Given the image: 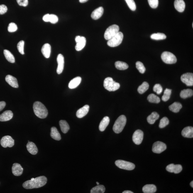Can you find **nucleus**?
<instances>
[{
  "label": "nucleus",
  "instance_id": "obj_54",
  "mask_svg": "<svg viewBox=\"0 0 193 193\" xmlns=\"http://www.w3.org/2000/svg\"><path fill=\"white\" fill-rule=\"evenodd\" d=\"M89 0H79V2L81 3H84L87 2Z\"/></svg>",
  "mask_w": 193,
  "mask_h": 193
},
{
  "label": "nucleus",
  "instance_id": "obj_25",
  "mask_svg": "<svg viewBox=\"0 0 193 193\" xmlns=\"http://www.w3.org/2000/svg\"><path fill=\"white\" fill-rule=\"evenodd\" d=\"M110 119L107 116L105 117L101 122L99 125V130L101 132H103L105 130L107 127L109 125Z\"/></svg>",
  "mask_w": 193,
  "mask_h": 193
},
{
  "label": "nucleus",
  "instance_id": "obj_13",
  "mask_svg": "<svg viewBox=\"0 0 193 193\" xmlns=\"http://www.w3.org/2000/svg\"><path fill=\"white\" fill-rule=\"evenodd\" d=\"M166 170L169 172L177 174L181 171L182 167V166L180 165H175L172 163L167 166L166 167Z\"/></svg>",
  "mask_w": 193,
  "mask_h": 193
},
{
  "label": "nucleus",
  "instance_id": "obj_29",
  "mask_svg": "<svg viewBox=\"0 0 193 193\" xmlns=\"http://www.w3.org/2000/svg\"><path fill=\"white\" fill-rule=\"evenodd\" d=\"M182 108V104L180 103L177 102L174 103L173 104H171L169 107V109H170V110L175 113L179 112Z\"/></svg>",
  "mask_w": 193,
  "mask_h": 193
},
{
  "label": "nucleus",
  "instance_id": "obj_2",
  "mask_svg": "<svg viewBox=\"0 0 193 193\" xmlns=\"http://www.w3.org/2000/svg\"><path fill=\"white\" fill-rule=\"evenodd\" d=\"M34 112L38 118L44 119L48 115V110L44 105L40 102H35L33 104Z\"/></svg>",
  "mask_w": 193,
  "mask_h": 193
},
{
  "label": "nucleus",
  "instance_id": "obj_1",
  "mask_svg": "<svg viewBox=\"0 0 193 193\" xmlns=\"http://www.w3.org/2000/svg\"><path fill=\"white\" fill-rule=\"evenodd\" d=\"M47 179L45 176H40L35 178L33 180H28L25 182L23 186L26 189L39 188L45 186L46 184Z\"/></svg>",
  "mask_w": 193,
  "mask_h": 193
},
{
  "label": "nucleus",
  "instance_id": "obj_22",
  "mask_svg": "<svg viewBox=\"0 0 193 193\" xmlns=\"http://www.w3.org/2000/svg\"><path fill=\"white\" fill-rule=\"evenodd\" d=\"M27 150L32 155H35L38 153V148L34 143L32 142H29L27 144Z\"/></svg>",
  "mask_w": 193,
  "mask_h": 193
},
{
  "label": "nucleus",
  "instance_id": "obj_33",
  "mask_svg": "<svg viewBox=\"0 0 193 193\" xmlns=\"http://www.w3.org/2000/svg\"><path fill=\"white\" fill-rule=\"evenodd\" d=\"M116 68L120 70H125L128 68V65L126 63L120 61H117L115 63Z\"/></svg>",
  "mask_w": 193,
  "mask_h": 193
},
{
  "label": "nucleus",
  "instance_id": "obj_56",
  "mask_svg": "<svg viewBox=\"0 0 193 193\" xmlns=\"http://www.w3.org/2000/svg\"><path fill=\"white\" fill-rule=\"evenodd\" d=\"M96 184H97V185H99V182H96Z\"/></svg>",
  "mask_w": 193,
  "mask_h": 193
},
{
  "label": "nucleus",
  "instance_id": "obj_3",
  "mask_svg": "<svg viewBox=\"0 0 193 193\" xmlns=\"http://www.w3.org/2000/svg\"><path fill=\"white\" fill-rule=\"evenodd\" d=\"M127 119L124 115H121L115 121L113 129L115 133H119L123 131L126 125Z\"/></svg>",
  "mask_w": 193,
  "mask_h": 193
},
{
  "label": "nucleus",
  "instance_id": "obj_43",
  "mask_svg": "<svg viewBox=\"0 0 193 193\" xmlns=\"http://www.w3.org/2000/svg\"><path fill=\"white\" fill-rule=\"evenodd\" d=\"M24 42L23 40H21L18 43L17 49L18 51L22 55H24Z\"/></svg>",
  "mask_w": 193,
  "mask_h": 193
},
{
  "label": "nucleus",
  "instance_id": "obj_26",
  "mask_svg": "<svg viewBox=\"0 0 193 193\" xmlns=\"http://www.w3.org/2000/svg\"><path fill=\"white\" fill-rule=\"evenodd\" d=\"M143 192L145 193H154L156 192V186L153 184H146L143 188Z\"/></svg>",
  "mask_w": 193,
  "mask_h": 193
},
{
  "label": "nucleus",
  "instance_id": "obj_9",
  "mask_svg": "<svg viewBox=\"0 0 193 193\" xmlns=\"http://www.w3.org/2000/svg\"><path fill=\"white\" fill-rule=\"evenodd\" d=\"M166 148V145L165 143L161 141H157L154 143L152 151L154 153L160 154L165 151Z\"/></svg>",
  "mask_w": 193,
  "mask_h": 193
},
{
  "label": "nucleus",
  "instance_id": "obj_32",
  "mask_svg": "<svg viewBox=\"0 0 193 193\" xmlns=\"http://www.w3.org/2000/svg\"><path fill=\"white\" fill-rule=\"evenodd\" d=\"M193 94L192 90L190 89H184L181 91L180 96L182 99H185L186 98L191 97Z\"/></svg>",
  "mask_w": 193,
  "mask_h": 193
},
{
  "label": "nucleus",
  "instance_id": "obj_34",
  "mask_svg": "<svg viewBox=\"0 0 193 193\" xmlns=\"http://www.w3.org/2000/svg\"><path fill=\"white\" fill-rule=\"evenodd\" d=\"M4 54L6 60L8 62L11 63H14L15 62V58L9 51L6 50H4Z\"/></svg>",
  "mask_w": 193,
  "mask_h": 193
},
{
  "label": "nucleus",
  "instance_id": "obj_20",
  "mask_svg": "<svg viewBox=\"0 0 193 193\" xmlns=\"http://www.w3.org/2000/svg\"><path fill=\"white\" fill-rule=\"evenodd\" d=\"M174 6L176 10L179 12H182L185 8V3L183 0H175Z\"/></svg>",
  "mask_w": 193,
  "mask_h": 193
},
{
  "label": "nucleus",
  "instance_id": "obj_47",
  "mask_svg": "<svg viewBox=\"0 0 193 193\" xmlns=\"http://www.w3.org/2000/svg\"><path fill=\"white\" fill-rule=\"evenodd\" d=\"M58 18L56 15L53 14H50L49 22L52 24H55L58 22Z\"/></svg>",
  "mask_w": 193,
  "mask_h": 193
},
{
  "label": "nucleus",
  "instance_id": "obj_23",
  "mask_svg": "<svg viewBox=\"0 0 193 193\" xmlns=\"http://www.w3.org/2000/svg\"><path fill=\"white\" fill-rule=\"evenodd\" d=\"M51 46L50 44L46 43L42 47L41 52L44 56L47 58L50 57L51 53Z\"/></svg>",
  "mask_w": 193,
  "mask_h": 193
},
{
  "label": "nucleus",
  "instance_id": "obj_11",
  "mask_svg": "<svg viewBox=\"0 0 193 193\" xmlns=\"http://www.w3.org/2000/svg\"><path fill=\"white\" fill-rule=\"evenodd\" d=\"M143 138V133L141 130H138L134 133L133 136V141L135 144L139 145L141 144Z\"/></svg>",
  "mask_w": 193,
  "mask_h": 193
},
{
  "label": "nucleus",
  "instance_id": "obj_51",
  "mask_svg": "<svg viewBox=\"0 0 193 193\" xmlns=\"http://www.w3.org/2000/svg\"><path fill=\"white\" fill-rule=\"evenodd\" d=\"M6 105V103L4 101L0 102V111L4 109Z\"/></svg>",
  "mask_w": 193,
  "mask_h": 193
},
{
  "label": "nucleus",
  "instance_id": "obj_27",
  "mask_svg": "<svg viewBox=\"0 0 193 193\" xmlns=\"http://www.w3.org/2000/svg\"><path fill=\"white\" fill-rule=\"evenodd\" d=\"M50 136L53 139L60 140L61 139L60 135L55 127H53L51 128Z\"/></svg>",
  "mask_w": 193,
  "mask_h": 193
},
{
  "label": "nucleus",
  "instance_id": "obj_45",
  "mask_svg": "<svg viewBox=\"0 0 193 193\" xmlns=\"http://www.w3.org/2000/svg\"><path fill=\"white\" fill-rule=\"evenodd\" d=\"M153 90L154 92H156L158 94H161L163 91V89L161 86L159 84H156L154 86Z\"/></svg>",
  "mask_w": 193,
  "mask_h": 193
},
{
  "label": "nucleus",
  "instance_id": "obj_39",
  "mask_svg": "<svg viewBox=\"0 0 193 193\" xmlns=\"http://www.w3.org/2000/svg\"><path fill=\"white\" fill-rule=\"evenodd\" d=\"M171 92V90L168 89H166L164 91L163 95L162 97V101L166 102L169 100L170 99Z\"/></svg>",
  "mask_w": 193,
  "mask_h": 193
},
{
  "label": "nucleus",
  "instance_id": "obj_36",
  "mask_svg": "<svg viewBox=\"0 0 193 193\" xmlns=\"http://www.w3.org/2000/svg\"><path fill=\"white\" fill-rule=\"evenodd\" d=\"M149 87V85L146 82H143V84L138 87V91L140 94H143L148 90Z\"/></svg>",
  "mask_w": 193,
  "mask_h": 193
},
{
  "label": "nucleus",
  "instance_id": "obj_4",
  "mask_svg": "<svg viewBox=\"0 0 193 193\" xmlns=\"http://www.w3.org/2000/svg\"><path fill=\"white\" fill-rule=\"evenodd\" d=\"M104 86L105 89L110 92L117 90L120 87L119 83L115 82L112 78L109 77L104 79Z\"/></svg>",
  "mask_w": 193,
  "mask_h": 193
},
{
  "label": "nucleus",
  "instance_id": "obj_55",
  "mask_svg": "<svg viewBox=\"0 0 193 193\" xmlns=\"http://www.w3.org/2000/svg\"><path fill=\"white\" fill-rule=\"evenodd\" d=\"M190 185L191 187H193V181H192L190 183Z\"/></svg>",
  "mask_w": 193,
  "mask_h": 193
},
{
  "label": "nucleus",
  "instance_id": "obj_57",
  "mask_svg": "<svg viewBox=\"0 0 193 193\" xmlns=\"http://www.w3.org/2000/svg\"><path fill=\"white\" fill-rule=\"evenodd\" d=\"M192 27H193V23H192Z\"/></svg>",
  "mask_w": 193,
  "mask_h": 193
},
{
  "label": "nucleus",
  "instance_id": "obj_38",
  "mask_svg": "<svg viewBox=\"0 0 193 193\" xmlns=\"http://www.w3.org/2000/svg\"><path fill=\"white\" fill-rule=\"evenodd\" d=\"M147 99L150 102L156 104H158L160 102V98L153 94H151L148 96Z\"/></svg>",
  "mask_w": 193,
  "mask_h": 193
},
{
  "label": "nucleus",
  "instance_id": "obj_46",
  "mask_svg": "<svg viewBox=\"0 0 193 193\" xmlns=\"http://www.w3.org/2000/svg\"><path fill=\"white\" fill-rule=\"evenodd\" d=\"M149 4L151 7L156 8L158 6V0H148Z\"/></svg>",
  "mask_w": 193,
  "mask_h": 193
},
{
  "label": "nucleus",
  "instance_id": "obj_15",
  "mask_svg": "<svg viewBox=\"0 0 193 193\" xmlns=\"http://www.w3.org/2000/svg\"><path fill=\"white\" fill-rule=\"evenodd\" d=\"M23 169L20 164L14 163L13 164L12 167V172L14 176H18L22 174Z\"/></svg>",
  "mask_w": 193,
  "mask_h": 193
},
{
  "label": "nucleus",
  "instance_id": "obj_21",
  "mask_svg": "<svg viewBox=\"0 0 193 193\" xmlns=\"http://www.w3.org/2000/svg\"><path fill=\"white\" fill-rule=\"evenodd\" d=\"M182 136L184 138H193V128L191 126H188L184 128L182 131Z\"/></svg>",
  "mask_w": 193,
  "mask_h": 193
},
{
  "label": "nucleus",
  "instance_id": "obj_28",
  "mask_svg": "<svg viewBox=\"0 0 193 193\" xmlns=\"http://www.w3.org/2000/svg\"><path fill=\"white\" fill-rule=\"evenodd\" d=\"M159 117L160 116L158 113L154 112L147 117V121L150 124H153L155 123V121L158 119Z\"/></svg>",
  "mask_w": 193,
  "mask_h": 193
},
{
  "label": "nucleus",
  "instance_id": "obj_16",
  "mask_svg": "<svg viewBox=\"0 0 193 193\" xmlns=\"http://www.w3.org/2000/svg\"><path fill=\"white\" fill-rule=\"evenodd\" d=\"M89 106L88 105H86L77 111L76 113V116L78 118L84 117L89 112Z\"/></svg>",
  "mask_w": 193,
  "mask_h": 193
},
{
  "label": "nucleus",
  "instance_id": "obj_12",
  "mask_svg": "<svg viewBox=\"0 0 193 193\" xmlns=\"http://www.w3.org/2000/svg\"><path fill=\"white\" fill-rule=\"evenodd\" d=\"M181 80L189 86L193 85V74L190 73H187L182 75L181 78Z\"/></svg>",
  "mask_w": 193,
  "mask_h": 193
},
{
  "label": "nucleus",
  "instance_id": "obj_6",
  "mask_svg": "<svg viewBox=\"0 0 193 193\" xmlns=\"http://www.w3.org/2000/svg\"><path fill=\"white\" fill-rule=\"evenodd\" d=\"M123 38V33L119 32L115 36L108 40L107 45L112 47H117L122 43Z\"/></svg>",
  "mask_w": 193,
  "mask_h": 193
},
{
  "label": "nucleus",
  "instance_id": "obj_18",
  "mask_svg": "<svg viewBox=\"0 0 193 193\" xmlns=\"http://www.w3.org/2000/svg\"><path fill=\"white\" fill-rule=\"evenodd\" d=\"M13 114L12 111H6L0 115V121L5 122L9 121L12 118Z\"/></svg>",
  "mask_w": 193,
  "mask_h": 193
},
{
  "label": "nucleus",
  "instance_id": "obj_48",
  "mask_svg": "<svg viewBox=\"0 0 193 193\" xmlns=\"http://www.w3.org/2000/svg\"><path fill=\"white\" fill-rule=\"evenodd\" d=\"M17 1L20 6H28V0H17Z\"/></svg>",
  "mask_w": 193,
  "mask_h": 193
},
{
  "label": "nucleus",
  "instance_id": "obj_8",
  "mask_svg": "<svg viewBox=\"0 0 193 193\" xmlns=\"http://www.w3.org/2000/svg\"><path fill=\"white\" fill-rule=\"evenodd\" d=\"M161 58L165 63L168 64L175 63L177 62V58L175 55L169 52H164L161 55Z\"/></svg>",
  "mask_w": 193,
  "mask_h": 193
},
{
  "label": "nucleus",
  "instance_id": "obj_37",
  "mask_svg": "<svg viewBox=\"0 0 193 193\" xmlns=\"http://www.w3.org/2000/svg\"><path fill=\"white\" fill-rule=\"evenodd\" d=\"M151 38L155 40H163L166 38V36L163 33H158L153 34L151 36Z\"/></svg>",
  "mask_w": 193,
  "mask_h": 193
},
{
  "label": "nucleus",
  "instance_id": "obj_41",
  "mask_svg": "<svg viewBox=\"0 0 193 193\" xmlns=\"http://www.w3.org/2000/svg\"><path fill=\"white\" fill-rule=\"evenodd\" d=\"M169 121L168 118L166 117H164L160 120L159 127L161 128L165 127L169 124Z\"/></svg>",
  "mask_w": 193,
  "mask_h": 193
},
{
  "label": "nucleus",
  "instance_id": "obj_42",
  "mask_svg": "<svg viewBox=\"0 0 193 193\" xmlns=\"http://www.w3.org/2000/svg\"><path fill=\"white\" fill-rule=\"evenodd\" d=\"M127 4L128 7L133 11H135L136 9V6L134 0H125Z\"/></svg>",
  "mask_w": 193,
  "mask_h": 193
},
{
  "label": "nucleus",
  "instance_id": "obj_5",
  "mask_svg": "<svg viewBox=\"0 0 193 193\" xmlns=\"http://www.w3.org/2000/svg\"><path fill=\"white\" fill-rule=\"evenodd\" d=\"M120 28L118 25L113 24L107 29L104 34L105 39L109 40L119 32Z\"/></svg>",
  "mask_w": 193,
  "mask_h": 193
},
{
  "label": "nucleus",
  "instance_id": "obj_10",
  "mask_svg": "<svg viewBox=\"0 0 193 193\" xmlns=\"http://www.w3.org/2000/svg\"><path fill=\"white\" fill-rule=\"evenodd\" d=\"M1 144L4 148H6L8 147H12L14 146V140L11 136H4L1 139Z\"/></svg>",
  "mask_w": 193,
  "mask_h": 193
},
{
  "label": "nucleus",
  "instance_id": "obj_52",
  "mask_svg": "<svg viewBox=\"0 0 193 193\" xmlns=\"http://www.w3.org/2000/svg\"><path fill=\"white\" fill-rule=\"evenodd\" d=\"M81 37L80 36H77L75 38V41L76 42V43L80 41L81 39Z\"/></svg>",
  "mask_w": 193,
  "mask_h": 193
},
{
  "label": "nucleus",
  "instance_id": "obj_40",
  "mask_svg": "<svg viewBox=\"0 0 193 193\" xmlns=\"http://www.w3.org/2000/svg\"><path fill=\"white\" fill-rule=\"evenodd\" d=\"M136 67L140 73L143 74L145 72V67L141 62H137L136 63Z\"/></svg>",
  "mask_w": 193,
  "mask_h": 193
},
{
  "label": "nucleus",
  "instance_id": "obj_24",
  "mask_svg": "<svg viewBox=\"0 0 193 193\" xmlns=\"http://www.w3.org/2000/svg\"><path fill=\"white\" fill-rule=\"evenodd\" d=\"M82 81V78L80 77L74 78L69 82L68 87L69 89H74L77 87L79 85Z\"/></svg>",
  "mask_w": 193,
  "mask_h": 193
},
{
  "label": "nucleus",
  "instance_id": "obj_17",
  "mask_svg": "<svg viewBox=\"0 0 193 193\" xmlns=\"http://www.w3.org/2000/svg\"><path fill=\"white\" fill-rule=\"evenodd\" d=\"M6 82L9 85L15 88H17L19 87L17 80L16 78L10 75L6 76L5 78Z\"/></svg>",
  "mask_w": 193,
  "mask_h": 193
},
{
  "label": "nucleus",
  "instance_id": "obj_7",
  "mask_svg": "<svg viewBox=\"0 0 193 193\" xmlns=\"http://www.w3.org/2000/svg\"><path fill=\"white\" fill-rule=\"evenodd\" d=\"M115 163L118 168L125 170L129 171L133 170L135 167V164L124 160H117L115 162Z\"/></svg>",
  "mask_w": 193,
  "mask_h": 193
},
{
  "label": "nucleus",
  "instance_id": "obj_44",
  "mask_svg": "<svg viewBox=\"0 0 193 193\" xmlns=\"http://www.w3.org/2000/svg\"><path fill=\"white\" fill-rule=\"evenodd\" d=\"M18 29L17 26L16 24L14 23H10L8 25V32L12 33L17 31Z\"/></svg>",
  "mask_w": 193,
  "mask_h": 193
},
{
  "label": "nucleus",
  "instance_id": "obj_30",
  "mask_svg": "<svg viewBox=\"0 0 193 193\" xmlns=\"http://www.w3.org/2000/svg\"><path fill=\"white\" fill-rule=\"evenodd\" d=\"M86 38L84 37H81V39L79 42H77L75 47L76 50L80 51L84 48L86 45Z\"/></svg>",
  "mask_w": 193,
  "mask_h": 193
},
{
  "label": "nucleus",
  "instance_id": "obj_53",
  "mask_svg": "<svg viewBox=\"0 0 193 193\" xmlns=\"http://www.w3.org/2000/svg\"><path fill=\"white\" fill-rule=\"evenodd\" d=\"M123 193H133V192L131 191L126 190L123 191Z\"/></svg>",
  "mask_w": 193,
  "mask_h": 193
},
{
  "label": "nucleus",
  "instance_id": "obj_31",
  "mask_svg": "<svg viewBox=\"0 0 193 193\" xmlns=\"http://www.w3.org/2000/svg\"><path fill=\"white\" fill-rule=\"evenodd\" d=\"M61 130L63 133H66L69 131L70 127L67 122L65 120H60L59 122Z\"/></svg>",
  "mask_w": 193,
  "mask_h": 193
},
{
  "label": "nucleus",
  "instance_id": "obj_14",
  "mask_svg": "<svg viewBox=\"0 0 193 193\" xmlns=\"http://www.w3.org/2000/svg\"><path fill=\"white\" fill-rule=\"evenodd\" d=\"M57 61L58 65L57 72L58 74H60L63 72L64 67V57L62 54H59L58 55Z\"/></svg>",
  "mask_w": 193,
  "mask_h": 193
},
{
  "label": "nucleus",
  "instance_id": "obj_19",
  "mask_svg": "<svg viewBox=\"0 0 193 193\" xmlns=\"http://www.w3.org/2000/svg\"><path fill=\"white\" fill-rule=\"evenodd\" d=\"M104 12V9L102 7H99L95 9L91 14V17L94 20H97L100 18Z\"/></svg>",
  "mask_w": 193,
  "mask_h": 193
},
{
  "label": "nucleus",
  "instance_id": "obj_35",
  "mask_svg": "<svg viewBox=\"0 0 193 193\" xmlns=\"http://www.w3.org/2000/svg\"><path fill=\"white\" fill-rule=\"evenodd\" d=\"M105 191V188L103 185H97L93 187L91 191V193H104Z\"/></svg>",
  "mask_w": 193,
  "mask_h": 193
},
{
  "label": "nucleus",
  "instance_id": "obj_50",
  "mask_svg": "<svg viewBox=\"0 0 193 193\" xmlns=\"http://www.w3.org/2000/svg\"><path fill=\"white\" fill-rule=\"evenodd\" d=\"M50 14H48L45 15L43 17V19L45 22H49L50 21Z\"/></svg>",
  "mask_w": 193,
  "mask_h": 193
},
{
  "label": "nucleus",
  "instance_id": "obj_49",
  "mask_svg": "<svg viewBox=\"0 0 193 193\" xmlns=\"http://www.w3.org/2000/svg\"><path fill=\"white\" fill-rule=\"evenodd\" d=\"M8 8L6 5L2 4L0 5V15L3 14L7 11Z\"/></svg>",
  "mask_w": 193,
  "mask_h": 193
}]
</instances>
